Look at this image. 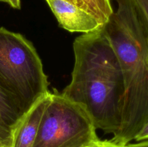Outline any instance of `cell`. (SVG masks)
<instances>
[{"label":"cell","instance_id":"obj_1","mask_svg":"<svg viewBox=\"0 0 148 147\" xmlns=\"http://www.w3.org/2000/svg\"><path fill=\"white\" fill-rule=\"evenodd\" d=\"M103 27L75 39L72 80L61 94L81 105L96 129L114 135L121 124L124 86L116 53Z\"/></svg>","mask_w":148,"mask_h":147},{"label":"cell","instance_id":"obj_2","mask_svg":"<svg viewBox=\"0 0 148 147\" xmlns=\"http://www.w3.org/2000/svg\"><path fill=\"white\" fill-rule=\"evenodd\" d=\"M117 8L103 25L119 62L124 81L120 127L110 141L124 146L148 121V40L132 0Z\"/></svg>","mask_w":148,"mask_h":147},{"label":"cell","instance_id":"obj_3","mask_svg":"<svg viewBox=\"0 0 148 147\" xmlns=\"http://www.w3.org/2000/svg\"><path fill=\"white\" fill-rule=\"evenodd\" d=\"M41 60L33 45L20 33L0 27V87L25 115L49 93Z\"/></svg>","mask_w":148,"mask_h":147},{"label":"cell","instance_id":"obj_4","mask_svg":"<svg viewBox=\"0 0 148 147\" xmlns=\"http://www.w3.org/2000/svg\"><path fill=\"white\" fill-rule=\"evenodd\" d=\"M92 118L62 94H49L33 147H90L99 141Z\"/></svg>","mask_w":148,"mask_h":147},{"label":"cell","instance_id":"obj_5","mask_svg":"<svg viewBox=\"0 0 148 147\" xmlns=\"http://www.w3.org/2000/svg\"><path fill=\"white\" fill-rule=\"evenodd\" d=\"M62 27L69 32L92 33L103 27L84 10L66 0H46Z\"/></svg>","mask_w":148,"mask_h":147},{"label":"cell","instance_id":"obj_6","mask_svg":"<svg viewBox=\"0 0 148 147\" xmlns=\"http://www.w3.org/2000/svg\"><path fill=\"white\" fill-rule=\"evenodd\" d=\"M49 94L38 101L12 128L10 147H33Z\"/></svg>","mask_w":148,"mask_h":147},{"label":"cell","instance_id":"obj_7","mask_svg":"<svg viewBox=\"0 0 148 147\" xmlns=\"http://www.w3.org/2000/svg\"><path fill=\"white\" fill-rule=\"evenodd\" d=\"M73 4L92 15L101 26L106 24L114 13L111 0H72Z\"/></svg>","mask_w":148,"mask_h":147},{"label":"cell","instance_id":"obj_8","mask_svg":"<svg viewBox=\"0 0 148 147\" xmlns=\"http://www.w3.org/2000/svg\"><path fill=\"white\" fill-rule=\"evenodd\" d=\"M23 115L15 101L0 87V120L13 128Z\"/></svg>","mask_w":148,"mask_h":147},{"label":"cell","instance_id":"obj_9","mask_svg":"<svg viewBox=\"0 0 148 147\" xmlns=\"http://www.w3.org/2000/svg\"><path fill=\"white\" fill-rule=\"evenodd\" d=\"M135 7L148 40V0H132Z\"/></svg>","mask_w":148,"mask_h":147},{"label":"cell","instance_id":"obj_10","mask_svg":"<svg viewBox=\"0 0 148 147\" xmlns=\"http://www.w3.org/2000/svg\"><path fill=\"white\" fill-rule=\"evenodd\" d=\"M12 128L0 120V145L10 146Z\"/></svg>","mask_w":148,"mask_h":147},{"label":"cell","instance_id":"obj_11","mask_svg":"<svg viewBox=\"0 0 148 147\" xmlns=\"http://www.w3.org/2000/svg\"><path fill=\"white\" fill-rule=\"evenodd\" d=\"M134 140L137 142L148 140V121L145 124L144 126L141 128L140 132L136 135Z\"/></svg>","mask_w":148,"mask_h":147},{"label":"cell","instance_id":"obj_12","mask_svg":"<svg viewBox=\"0 0 148 147\" xmlns=\"http://www.w3.org/2000/svg\"><path fill=\"white\" fill-rule=\"evenodd\" d=\"M90 147H123V146L117 145V144L111 142V141H101V140H99V141H97L96 143L92 144V145Z\"/></svg>","mask_w":148,"mask_h":147},{"label":"cell","instance_id":"obj_13","mask_svg":"<svg viewBox=\"0 0 148 147\" xmlns=\"http://www.w3.org/2000/svg\"><path fill=\"white\" fill-rule=\"evenodd\" d=\"M123 147H148V140L139 141L135 144H128Z\"/></svg>","mask_w":148,"mask_h":147},{"label":"cell","instance_id":"obj_14","mask_svg":"<svg viewBox=\"0 0 148 147\" xmlns=\"http://www.w3.org/2000/svg\"><path fill=\"white\" fill-rule=\"evenodd\" d=\"M6 3H7L12 8L17 9V10H20L21 7L20 0H6Z\"/></svg>","mask_w":148,"mask_h":147},{"label":"cell","instance_id":"obj_15","mask_svg":"<svg viewBox=\"0 0 148 147\" xmlns=\"http://www.w3.org/2000/svg\"><path fill=\"white\" fill-rule=\"evenodd\" d=\"M0 147H10V146H5V145H0Z\"/></svg>","mask_w":148,"mask_h":147},{"label":"cell","instance_id":"obj_16","mask_svg":"<svg viewBox=\"0 0 148 147\" xmlns=\"http://www.w3.org/2000/svg\"><path fill=\"white\" fill-rule=\"evenodd\" d=\"M0 2H5L6 3V0H0Z\"/></svg>","mask_w":148,"mask_h":147},{"label":"cell","instance_id":"obj_17","mask_svg":"<svg viewBox=\"0 0 148 147\" xmlns=\"http://www.w3.org/2000/svg\"><path fill=\"white\" fill-rule=\"evenodd\" d=\"M66 1H69V2H71V3H73V1H72V0H66Z\"/></svg>","mask_w":148,"mask_h":147}]
</instances>
